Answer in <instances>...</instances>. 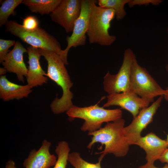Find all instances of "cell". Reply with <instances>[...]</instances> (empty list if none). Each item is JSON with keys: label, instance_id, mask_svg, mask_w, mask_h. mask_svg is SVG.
<instances>
[{"label": "cell", "instance_id": "17", "mask_svg": "<svg viewBox=\"0 0 168 168\" xmlns=\"http://www.w3.org/2000/svg\"><path fill=\"white\" fill-rule=\"evenodd\" d=\"M61 0H24L22 3L32 12L48 15L54 10Z\"/></svg>", "mask_w": 168, "mask_h": 168}, {"label": "cell", "instance_id": "31", "mask_svg": "<svg viewBox=\"0 0 168 168\" xmlns=\"http://www.w3.org/2000/svg\"><path fill=\"white\" fill-rule=\"evenodd\" d=\"M166 140V142L167 143V144L168 146V135H167V138Z\"/></svg>", "mask_w": 168, "mask_h": 168}, {"label": "cell", "instance_id": "11", "mask_svg": "<svg viewBox=\"0 0 168 168\" xmlns=\"http://www.w3.org/2000/svg\"><path fill=\"white\" fill-rule=\"evenodd\" d=\"M107 101L103 107L118 106L136 117L140 110L149 106L150 103L130 91L114 93L107 96Z\"/></svg>", "mask_w": 168, "mask_h": 168}, {"label": "cell", "instance_id": "12", "mask_svg": "<svg viewBox=\"0 0 168 168\" xmlns=\"http://www.w3.org/2000/svg\"><path fill=\"white\" fill-rule=\"evenodd\" d=\"M27 52V49L17 41L2 63L7 72L15 73L19 81L23 83L24 82V77H26L28 72L23 60V54Z\"/></svg>", "mask_w": 168, "mask_h": 168}, {"label": "cell", "instance_id": "3", "mask_svg": "<svg viewBox=\"0 0 168 168\" xmlns=\"http://www.w3.org/2000/svg\"><path fill=\"white\" fill-rule=\"evenodd\" d=\"M98 104L84 107L73 105L66 112L69 120L71 121L76 118L84 119L85 121L81 127V130L90 132L100 129L103 123L113 122L122 118V111L121 108L106 109Z\"/></svg>", "mask_w": 168, "mask_h": 168}, {"label": "cell", "instance_id": "15", "mask_svg": "<svg viewBox=\"0 0 168 168\" xmlns=\"http://www.w3.org/2000/svg\"><path fill=\"white\" fill-rule=\"evenodd\" d=\"M135 145L144 150L146 155L145 159L147 162L149 163H154L156 161L159 160L168 148L166 140L161 139L152 132L141 137Z\"/></svg>", "mask_w": 168, "mask_h": 168}, {"label": "cell", "instance_id": "2", "mask_svg": "<svg viewBox=\"0 0 168 168\" xmlns=\"http://www.w3.org/2000/svg\"><path fill=\"white\" fill-rule=\"evenodd\" d=\"M125 123V120L121 118L107 123L104 127L97 131L88 132V135L92 137L87 148L90 149L95 143L99 142L102 145L101 147L105 146L103 151L96 153L101 154L100 157L103 158L108 153L117 157L125 156L130 146L124 134Z\"/></svg>", "mask_w": 168, "mask_h": 168}, {"label": "cell", "instance_id": "8", "mask_svg": "<svg viewBox=\"0 0 168 168\" xmlns=\"http://www.w3.org/2000/svg\"><path fill=\"white\" fill-rule=\"evenodd\" d=\"M136 55L130 48L124 51L123 63L118 72H108L104 77V89L108 95L130 91L131 69Z\"/></svg>", "mask_w": 168, "mask_h": 168}, {"label": "cell", "instance_id": "26", "mask_svg": "<svg viewBox=\"0 0 168 168\" xmlns=\"http://www.w3.org/2000/svg\"><path fill=\"white\" fill-rule=\"evenodd\" d=\"M138 168H168V164H166L163 167L159 168L155 166L154 163L147 162L145 164L139 166Z\"/></svg>", "mask_w": 168, "mask_h": 168}, {"label": "cell", "instance_id": "9", "mask_svg": "<svg viewBox=\"0 0 168 168\" xmlns=\"http://www.w3.org/2000/svg\"><path fill=\"white\" fill-rule=\"evenodd\" d=\"M163 96H161L148 107L142 109L131 123L124 129V135L129 144H134L142 137V130L153 121V117L161 105Z\"/></svg>", "mask_w": 168, "mask_h": 168}, {"label": "cell", "instance_id": "4", "mask_svg": "<svg viewBox=\"0 0 168 168\" xmlns=\"http://www.w3.org/2000/svg\"><path fill=\"white\" fill-rule=\"evenodd\" d=\"M115 17L114 10L101 7L95 3L89 18L86 35L90 43L108 46L115 41L116 37L109 33L111 22Z\"/></svg>", "mask_w": 168, "mask_h": 168}, {"label": "cell", "instance_id": "1", "mask_svg": "<svg viewBox=\"0 0 168 168\" xmlns=\"http://www.w3.org/2000/svg\"><path fill=\"white\" fill-rule=\"evenodd\" d=\"M39 50L47 62V77L60 86L63 91L61 97L56 98L51 104V110L55 114L67 112L74 105L72 102L73 95L70 90L73 83L65 64L58 54L41 49L39 48Z\"/></svg>", "mask_w": 168, "mask_h": 168}, {"label": "cell", "instance_id": "16", "mask_svg": "<svg viewBox=\"0 0 168 168\" xmlns=\"http://www.w3.org/2000/svg\"><path fill=\"white\" fill-rule=\"evenodd\" d=\"M31 89L27 84L21 85L11 82L5 75L0 77V97L4 101L26 97L32 92Z\"/></svg>", "mask_w": 168, "mask_h": 168}, {"label": "cell", "instance_id": "20", "mask_svg": "<svg viewBox=\"0 0 168 168\" xmlns=\"http://www.w3.org/2000/svg\"><path fill=\"white\" fill-rule=\"evenodd\" d=\"M70 150L69 144L66 141L59 142L55 147V152L58 158L53 168H66Z\"/></svg>", "mask_w": 168, "mask_h": 168}, {"label": "cell", "instance_id": "18", "mask_svg": "<svg viewBox=\"0 0 168 168\" xmlns=\"http://www.w3.org/2000/svg\"><path fill=\"white\" fill-rule=\"evenodd\" d=\"M130 0H98V6L102 7L113 9L115 17L117 21L123 19L127 15L124 6Z\"/></svg>", "mask_w": 168, "mask_h": 168}, {"label": "cell", "instance_id": "27", "mask_svg": "<svg viewBox=\"0 0 168 168\" xmlns=\"http://www.w3.org/2000/svg\"><path fill=\"white\" fill-rule=\"evenodd\" d=\"M5 168H16L14 161L12 160H9L6 162Z\"/></svg>", "mask_w": 168, "mask_h": 168}, {"label": "cell", "instance_id": "30", "mask_svg": "<svg viewBox=\"0 0 168 168\" xmlns=\"http://www.w3.org/2000/svg\"><path fill=\"white\" fill-rule=\"evenodd\" d=\"M166 69L167 72H168V63H167V64L166 65Z\"/></svg>", "mask_w": 168, "mask_h": 168}, {"label": "cell", "instance_id": "29", "mask_svg": "<svg viewBox=\"0 0 168 168\" xmlns=\"http://www.w3.org/2000/svg\"><path fill=\"white\" fill-rule=\"evenodd\" d=\"M163 97L165 100L168 101V87L166 89V93L163 96Z\"/></svg>", "mask_w": 168, "mask_h": 168}, {"label": "cell", "instance_id": "14", "mask_svg": "<svg viewBox=\"0 0 168 168\" xmlns=\"http://www.w3.org/2000/svg\"><path fill=\"white\" fill-rule=\"evenodd\" d=\"M51 143L46 140L42 142L39 149H33L23 163L25 168H50L54 166L57 159L54 154H51L49 149Z\"/></svg>", "mask_w": 168, "mask_h": 168}, {"label": "cell", "instance_id": "24", "mask_svg": "<svg viewBox=\"0 0 168 168\" xmlns=\"http://www.w3.org/2000/svg\"><path fill=\"white\" fill-rule=\"evenodd\" d=\"M162 2V1L161 0H130L128 4L129 7H132L136 5L146 6L150 4L154 5H157Z\"/></svg>", "mask_w": 168, "mask_h": 168}, {"label": "cell", "instance_id": "19", "mask_svg": "<svg viewBox=\"0 0 168 168\" xmlns=\"http://www.w3.org/2000/svg\"><path fill=\"white\" fill-rule=\"evenodd\" d=\"M23 0H5L3 1L0 7V26L5 25L11 15H15V8L22 3Z\"/></svg>", "mask_w": 168, "mask_h": 168}, {"label": "cell", "instance_id": "22", "mask_svg": "<svg viewBox=\"0 0 168 168\" xmlns=\"http://www.w3.org/2000/svg\"><path fill=\"white\" fill-rule=\"evenodd\" d=\"M16 42L14 40L0 39V63H2L4 60L8 53L9 48L15 44Z\"/></svg>", "mask_w": 168, "mask_h": 168}, {"label": "cell", "instance_id": "10", "mask_svg": "<svg viewBox=\"0 0 168 168\" xmlns=\"http://www.w3.org/2000/svg\"><path fill=\"white\" fill-rule=\"evenodd\" d=\"M82 0H61L50 14L51 20L65 29L72 32L81 12Z\"/></svg>", "mask_w": 168, "mask_h": 168}, {"label": "cell", "instance_id": "23", "mask_svg": "<svg viewBox=\"0 0 168 168\" xmlns=\"http://www.w3.org/2000/svg\"><path fill=\"white\" fill-rule=\"evenodd\" d=\"M23 27L29 30H34L38 28L39 21L38 19L34 16L29 15L23 19Z\"/></svg>", "mask_w": 168, "mask_h": 168}, {"label": "cell", "instance_id": "21", "mask_svg": "<svg viewBox=\"0 0 168 168\" xmlns=\"http://www.w3.org/2000/svg\"><path fill=\"white\" fill-rule=\"evenodd\" d=\"M102 159L99 158L98 162L90 163L84 160L80 153L76 152L69 153L68 157V161L74 168H101L100 163Z\"/></svg>", "mask_w": 168, "mask_h": 168}, {"label": "cell", "instance_id": "13", "mask_svg": "<svg viewBox=\"0 0 168 168\" xmlns=\"http://www.w3.org/2000/svg\"><path fill=\"white\" fill-rule=\"evenodd\" d=\"M29 66L26 77L27 85L32 88L47 83L48 77L40 62L41 56L39 48L30 46L27 48Z\"/></svg>", "mask_w": 168, "mask_h": 168}, {"label": "cell", "instance_id": "5", "mask_svg": "<svg viewBox=\"0 0 168 168\" xmlns=\"http://www.w3.org/2000/svg\"><path fill=\"white\" fill-rule=\"evenodd\" d=\"M6 30L33 47L53 51L60 56L63 50L59 42L44 29L39 27L34 30L24 28L15 20L8 21Z\"/></svg>", "mask_w": 168, "mask_h": 168}, {"label": "cell", "instance_id": "25", "mask_svg": "<svg viewBox=\"0 0 168 168\" xmlns=\"http://www.w3.org/2000/svg\"><path fill=\"white\" fill-rule=\"evenodd\" d=\"M159 160L162 163H166L168 164V148L164 151Z\"/></svg>", "mask_w": 168, "mask_h": 168}, {"label": "cell", "instance_id": "28", "mask_svg": "<svg viewBox=\"0 0 168 168\" xmlns=\"http://www.w3.org/2000/svg\"><path fill=\"white\" fill-rule=\"evenodd\" d=\"M7 72V70L4 68H0V75L1 76L4 75Z\"/></svg>", "mask_w": 168, "mask_h": 168}, {"label": "cell", "instance_id": "32", "mask_svg": "<svg viewBox=\"0 0 168 168\" xmlns=\"http://www.w3.org/2000/svg\"><path fill=\"white\" fill-rule=\"evenodd\" d=\"M167 31H168V28H167Z\"/></svg>", "mask_w": 168, "mask_h": 168}, {"label": "cell", "instance_id": "6", "mask_svg": "<svg viewBox=\"0 0 168 168\" xmlns=\"http://www.w3.org/2000/svg\"><path fill=\"white\" fill-rule=\"evenodd\" d=\"M130 91L150 103L154 102L156 97L163 96L166 93V90L159 85L146 68L138 64L136 57L131 67Z\"/></svg>", "mask_w": 168, "mask_h": 168}, {"label": "cell", "instance_id": "7", "mask_svg": "<svg viewBox=\"0 0 168 168\" xmlns=\"http://www.w3.org/2000/svg\"><path fill=\"white\" fill-rule=\"evenodd\" d=\"M96 2V1L94 0H82L80 15L75 22L72 35L66 37L67 45L63 50L60 56L65 65L68 64L67 55L70 48L86 44L90 15Z\"/></svg>", "mask_w": 168, "mask_h": 168}]
</instances>
